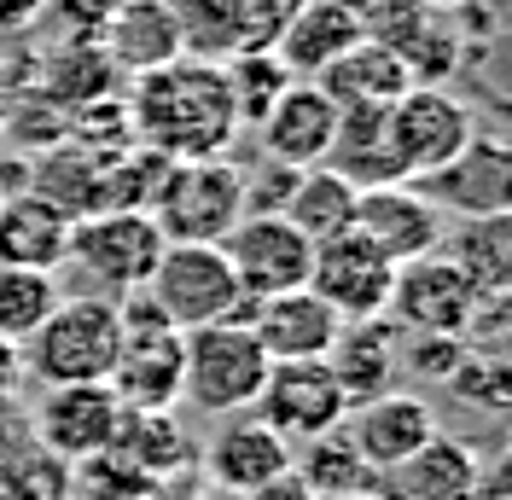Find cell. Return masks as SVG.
Listing matches in <instances>:
<instances>
[{"label":"cell","mask_w":512,"mask_h":500,"mask_svg":"<svg viewBox=\"0 0 512 500\" xmlns=\"http://www.w3.org/2000/svg\"><path fill=\"white\" fill-rule=\"evenodd\" d=\"M390 280H396V262L373 250L361 233H338V239H320L315 262H309V291H315L338 320H367L384 314L390 303Z\"/></svg>","instance_id":"obj_13"},{"label":"cell","mask_w":512,"mask_h":500,"mask_svg":"<svg viewBox=\"0 0 512 500\" xmlns=\"http://www.w3.org/2000/svg\"><path fill=\"white\" fill-rule=\"evenodd\" d=\"M309 0H245V24H251V47H274V35L286 30L291 18Z\"/></svg>","instance_id":"obj_37"},{"label":"cell","mask_w":512,"mask_h":500,"mask_svg":"<svg viewBox=\"0 0 512 500\" xmlns=\"http://www.w3.org/2000/svg\"><path fill=\"white\" fill-rule=\"evenodd\" d=\"M332 134H338V105L320 94L315 82H291L286 94L268 105V117L256 123V146H262L268 163L315 169L332 152Z\"/></svg>","instance_id":"obj_17"},{"label":"cell","mask_w":512,"mask_h":500,"mask_svg":"<svg viewBox=\"0 0 512 500\" xmlns=\"http://www.w3.org/2000/svg\"><path fill=\"white\" fill-rule=\"evenodd\" d=\"M425 12H460V6H472V0H419Z\"/></svg>","instance_id":"obj_39"},{"label":"cell","mask_w":512,"mask_h":500,"mask_svg":"<svg viewBox=\"0 0 512 500\" xmlns=\"http://www.w3.org/2000/svg\"><path fill=\"white\" fill-rule=\"evenodd\" d=\"M222 256L233 268V280H239V291H245V303H262V297L309 285L315 245L286 216H239L233 233L222 239Z\"/></svg>","instance_id":"obj_12"},{"label":"cell","mask_w":512,"mask_h":500,"mask_svg":"<svg viewBox=\"0 0 512 500\" xmlns=\"http://www.w3.org/2000/svg\"><path fill=\"white\" fill-rule=\"evenodd\" d=\"M111 454L158 489V483H169V477L192 460V437L181 431L175 413H140V407H123L117 437H111Z\"/></svg>","instance_id":"obj_27"},{"label":"cell","mask_w":512,"mask_h":500,"mask_svg":"<svg viewBox=\"0 0 512 500\" xmlns=\"http://www.w3.org/2000/svg\"><path fill=\"white\" fill-rule=\"evenodd\" d=\"M99 53L128 82L175 64L181 59V35H175V18H169V0L163 6H111L105 30H99Z\"/></svg>","instance_id":"obj_25"},{"label":"cell","mask_w":512,"mask_h":500,"mask_svg":"<svg viewBox=\"0 0 512 500\" xmlns=\"http://www.w3.org/2000/svg\"><path fill=\"white\" fill-rule=\"evenodd\" d=\"M239 216H245V169H233L227 157L169 163V181L152 204L163 245H222Z\"/></svg>","instance_id":"obj_6"},{"label":"cell","mask_w":512,"mask_h":500,"mask_svg":"<svg viewBox=\"0 0 512 500\" xmlns=\"http://www.w3.org/2000/svg\"><path fill=\"white\" fill-rule=\"evenodd\" d=\"M419 192H425L437 210H448V216H460V221L507 216L512 210V152H507V140L478 128L454 163H443L431 181H419Z\"/></svg>","instance_id":"obj_14"},{"label":"cell","mask_w":512,"mask_h":500,"mask_svg":"<svg viewBox=\"0 0 512 500\" xmlns=\"http://www.w3.org/2000/svg\"><path fill=\"white\" fill-rule=\"evenodd\" d=\"M245 326H251V338L262 344L268 361H320L332 338H338V314L320 303L309 285H297V291H280V297H262L245 309Z\"/></svg>","instance_id":"obj_19"},{"label":"cell","mask_w":512,"mask_h":500,"mask_svg":"<svg viewBox=\"0 0 512 500\" xmlns=\"http://www.w3.org/2000/svg\"><path fill=\"white\" fill-rule=\"evenodd\" d=\"M437 250L466 274V285L478 297H507L512 291V216L454 221V227H443Z\"/></svg>","instance_id":"obj_26"},{"label":"cell","mask_w":512,"mask_h":500,"mask_svg":"<svg viewBox=\"0 0 512 500\" xmlns=\"http://www.w3.org/2000/svg\"><path fill=\"white\" fill-rule=\"evenodd\" d=\"M291 471H297V483L309 495H332V500L373 495V471L361 466V454L344 442V431H326V437L303 442V460H291Z\"/></svg>","instance_id":"obj_31"},{"label":"cell","mask_w":512,"mask_h":500,"mask_svg":"<svg viewBox=\"0 0 512 500\" xmlns=\"http://www.w3.org/2000/svg\"><path fill=\"white\" fill-rule=\"evenodd\" d=\"M472 344L466 338H437V332H402V361L414 367L425 384H448V378L466 367Z\"/></svg>","instance_id":"obj_36"},{"label":"cell","mask_w":512,"mask_h":500,"mask_svg":"<svg viewBox=\"0 0 512 500\" xmlns=\"http://www.w3.org/2000/svg\"><path fill=\"white\" fill-rule=\"evenodd\" d=\"M373 483H379V500H478L483 460L472 442H454L437 431L419 454L379 471Z\"/></svg>","instance_id":"obj_21"},{"label":"cell","mask_w":512,"mask_h":500,"mask_svg":"<svg viewBox=\"0 0 512 500\" xmlns=\"http://www.w3.org/2000/svg\"><path fill=\"white\" fill-rule=\"evenodd\" d=\"M222 82H227V99H233V117L239 128H256L268 117V105L291 88V76L280 70V59L268 47H245L222 64Z\"/></svg>","instance_id":"obj_33"},{"label":"cell","mask_w":512,"mask_h":500,"mask_svg":"<svg viewBox=\"0 0 512 500\" xmlns=\"http://www.w3.org/2000/svg\"><path fill=\"white\" fill-rule=\"evenodd\" d=\"M0 198H6V192H0Z\"/></svg>","instance_id":"obj_41"},{"label":"cell","mask_w":512,"mask_h":500,"mask_svg":"<svg viewBox=\"0 0 512 500\" xmlns=\"http://www.w3.org/2000/svg\"><path fill=\"white\" fill-rule=\"evenodd\" d=\"M169 18H175V35H181V59L227 64L233 53L251 47L245 0H169Z\"/></svg>","instance_id":"obj_29"},{"label":"cell","mask_w":512,"mask_h":500,"mask_svg":"<svg viewBox=\"0 0 512 500\" xmlns=\"http://www.w3.org/2000/svg\"><path fill=\"white\" fill-rule=\"evenodd\" d=\"M478 303L483 297L466 285V274L448 262L443 250H431V256H414V262H396V280H390V303H384V314L396 320V332L466 338Z\"/></svg>","instance_id":"obj_9"},{"label":"cell","mask_w":512,"mask_h":500,"mask_svg":"<svg viewBox=\"0 0 512 500\" xmlns=\"http://www.w3.org/2000/svg\"><path fill=\"white\" fill-rule=\"evenodd\" d=\"M18 384H24V349L0 338V402H6V396H12Z\"/></svg>","instance_id":"obj_38"},{"label":"cell","mask_w":512,"mask_h":500,"mask_svg":"<svg viewBox=\"0 0 512 500\" xmlns=\"http://www.w3.org/2000/svg\"><path fill=\"white\" fill-rule=\"evenodd\" d=\"M384 128H390V152H396V175L419 187V181H431L443 163L466 152V140L478 134V117H472V105L460 94H448V88H408V94L396 99L390 111H384Z\"/></svg>","instance_id":"obj_8"},{"label":"cell","mask_w":512,"mask_h":500,"mask_svg":"<svg viewBox=\"0 0 512 500\" xmlns=\"http://www.w3.org/2000/svg\"><path fill=\"white\" fill-rule=\"evenodd\" d=\"M315 88L338 111H390L396 99L414 88V76H408V64L396 59L390 47L379 41H355L344 59H332L326 70L315 76Z\"/></svg>","instance_id":"obj_24"},{"label":"cell","mask_w":512,"mask_h":500,"mask_svg":"<svg viewBox=\"0 0 512 500\" xmlns=\"http://www.w3.org/2000/svg\"><path fill=\"white\" fill-rule=\"evenodd\" d=\"M117 314H123V344H117V367H111V396L140 413H175L187 332H175L146 297L117 303Z\"/></svg>","instance_id":"obj_7"},{"label":"cell","mask_w":512,"mask_h":500,"mask_svg":"<svg viewBox=\"0 0 512 500\" xmlns=\"http://www.w3.org/2000/svg\"><path fill=\"white\" fill-rule=\"evenodd\" d=\"M326 373L338 378L344 402H373L384 390H396V373H402V332L390 314H367V320H344L332 349L320 355Z\"/></svg>","instance_id":"obj_18"},{"label":"cell","mask_w":512,"mask_h":500,"mask_svg":"<svg viewBox=\"0 0 512 500\" xmlns=\"http://www.w3.org/2000/svg\"><path fill=\"white\" fill-rule=\"evenodd\" d=\"M291 442L274 437L262 419H233L222 425V437L210 442V454H204V471H210V483L227 489V495L239 500H256L262 489H274L280 477H291Z\"/></svg>","instance_id":"obj_20"},{"label":"cell","mask_w":512,"mask_h":500,"mask_svg":"<svg viewBox=\"0 0 512 500\" xmlns=\"http://www.w3.org/2000/svg\"><path fill=\"white\" fill-rule=\"evenodd\" d=\"M117 419H123V402L111 396V384H53V390H41L30 413V437L59 466H82L111 448Z\"/></svg>","instance_id":"obj_11"},{"label":"cell","mask_w":512,"mask_h":500,"mask_svg":"<svg viewBox=\"0 0 512 500\" xmlns=\"http://www.w3.org/2000/svg\"><path fill=\"white\" fill-rule=\"evenodd\" d=\"M280 216H286L309 245L338 239V233H350V221H355V187L344 181V175H332L326 163H315V169L297 175V187H291Z\"/></svg>","instance_id":"obj_30"},{"label":"cell","mask_w":512,"mask_h":500,"mask_svg":"<svg viewBox=\"0 0 512 500\" xmlns=\"http://www.w3.org/2000/svg\"><path fill=\"white\" fill-rule=\"evenodd\" d=\"M123 344V314L105 297H59V309L47 314L24 338V378L41 390L53 384H111Z\"/></svg>","instance_id":"obj_2"},{"label":"cell","mask_w":512,"mask_h":500,"mask_svg":"<svg viewBox=\"0 0 512 500\" xmlns=\"http://www.w3.org/2000/svg\"><path fill=\"white\" fill-rule=\"evenodd\" d=\"M158 256H163V233L158 221L140 216V210H94V216L70 221L64 262L88 285V297H105V303L140 297Z\"/></svg>","instance_id":"obj_3"},{"label":"cell","mask_w":512,"mask_h":500,"mask_svg":"<svg viewBox=\"0 0 512 500\" xmlns=\"http://www.w3.org/2000/svg\"><path fill=\"white\" fill-rule=\"evenodd\" d=\"M105 6H163V0H105Z\"/></svg>","instance_id":"obj_40"},{"label":"cell","mask_w":512,"mask_h":500,"mask_svg":"<svg viewBox=\"0 0 512 500\" xmlns=\"http://www.w3.org/2000/svg\"><path fill=\"white\" fill-rule=\"evenodd\" d=\"M152 309L175 326V332H198V326H222V320H245V291L227 268L222 245H163L152 280L140 291Z\"/></svg>","instance_id":"obj_5"},{"label":"cell","mask_w":512,"mask_h":500,"mask_svg":"<svg viewBox=\"0 0 512 500\" xmlns=\"http://www.w3.org/2000/svg\"><path fill=\"white\" fill-rule=\"evenodd\" d=\"M268 355L251 338L245 320H222V326H198L187 332V361H181V402H192L198 413H251L268 378Z\"/></svg>","instance_id":"obj_4"},{"label":"cell","mask_w":512,"mask_h":500,"mask_svg":"<svg viewBox=\"0 0 512 500\" xmlns=\"http://www.w3.org/2000/svg\"><path fill=\"white\" fill-rule=\"evenodd\" d=\"M350 12H355V24H361V35L390 47V53H402L425 30V18H431L419 0H350Z\"/></svg>","instance_id":"obj_34"},{"label":"cell","mask_w":512,"mask_h":500,"mask_svg":"<svg viewBox=\"0 0 512 500\" xmlns=\"http://www.w3.org/2000/svg\"><path fill=\"white\" fill-rule=\"evenodd\" d=\"M251 413L274 437H286L291 448H303V442L338 431L350 402H344L338 378L326 373V361H274Z\"/></svg>","instance_id":"obj_10"},{"label":"cell","mask_w":512,"mask_h":500,"mask_svg":"<svg viewBox=\"0 0 512 500\" xmlns=\"http://www.w3.org/2000/svg\"><path fill=\"white\" fill-rule=\"evenodd\" d=\"M59 274H41V268H6L0 262V338L24 349L35 326L59 309Z\"/></svg>","instance_id":"obj_32"},{"label":"cell","mask_w":512,"mask_h":500,"mask_svg":"<svg viewBox=\"0 0 512 500\" xmlns=\"http://www.w3.org/2000/svg\"><path fill=\"white\" fill-rule=\"evenodd\" d=\"M338 431H344V442L361 454V466L379 477V471L402 466L408 454H419L425 442L437 437V413H431V402L414 396V390H384L373 402H355Z\"/></svg>","instance_id":"obj_15"},{"label":"cell","mask_w":512,"mask_h":500,"mask_svg":"<svg viewBox=\"0 0 512 500\" xmlns=\"http://www.w3.org/2000/svg\"><path fill=\"white\" fill-rule=\"evenodd\" d=\"M64 477L70 466H59L53 454H41L30 442L18 460L0 466V500H64Z\"/></svg>","instance_id":"obj_35"},{"label":"cell","mask_w":512,"mask_h":500,"mask_svg":"<svg viewBox=\"0 0 512 500\" xmlns=\"http://www.w3.org/2000/svg\"><path fill=\"white\" fill-rule=\"evenodd\" d=\"M355 41H367V35H361V24H355L350 0H309L286 30L274 35L268 53L280 59V70H286L291 82H315L320 70H326L332 59H344Z\"/></svg>","instance_id":"obj_22"},{"label":"cell","mask_w":512,"mask_h":500,"mask_svg":"<svg viewBox=\"0 0 512 500\" xmlns=\"http://www.w3.org/2000/svg\"><path fill=\"white\" fill-rule=\"evenodd\" d=\"M128 128L146 152L169 157V163L227 157L233 134H239V117H233V99H227L222 64L175 59L152 76H134Z\"/></svg>","instance_id":"obj_1"},{"label":"cell","mask_w":512,"mask_h":500,"mask_svg":"<svg viewBox=\"0 0 512 500\" xmlns=\"http://www.w3.org/2000/svg\"><path fill=\"white\" fill-rule=\"evenodd\" d=\"M355 233L373 250H384L390 262H414V256H431L443 245V210L425 198L419 187L396 181V187H367L355 192Z\"/></svg>","instance_id":"obj_16"},{"label":"cell","mask_w":512,"mask_h":500,"mask_svg":"<svg viewBox=\"0 0 512 500\" xmlns=\"http://www.w3.org/2000/svg\"><path fill=\"white\" fill-rule=\"evenodd\" d=\"M64 245H70V216L59 204H47L41 192L18 187L0 198V262L6 268H41L59 274Z\"/></svg>","instance_id":"obj_23"},{"label":"cell","mask_w":512,"mask_h":500,"mask_svg":"<svg viewBox=\"0 0 512 500\" xmlns=\"http://www.w3.org/2000/svg\"><path fill=\"white\" fill-rule=\"evenodd\" d=\"M326 169L344 175L355 192L367 187H396V152H390V128L384 111H338V134H332V152Z\"/></svg>","instance_id":"obj_28"}]
</instances>
